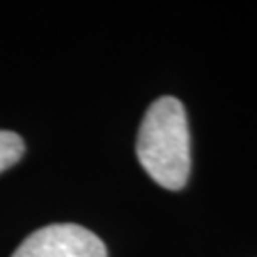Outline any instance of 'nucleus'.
<instances>
[{"label":"nucleus","mask_w":257,"mask_h":257,"mask_svg":"<svg viewBox=\"0 0 257 257\" xmlns=\"http://www.w3.org/2000/svg\"><path fill=\"white\" fill-rule=\"evenodd\" d=\"M136 153L160 187L183 189L191 174V134L183 103L164 95L149 107L139 126Z\"/></svg>","instance_id":"obj_1"},{"label":"nucleus","mask_w":257,"mask_h":257,"mask_svg":"<svg viewBox=\"0 0 257 257\" xmlns=\"http://www.w3.org/2000/svg\"><path fill=\"white\" fill-rule=\"evenodd\" d=\"M12 257H107V248L80 225L54 223L29 234Z\"/></svg>","instance_id":"obj_2"},{"label":"nucleus","mask_w":257,"mask_h":257,"mask_svg":"<svg viewBox=\"0 0 257 257\" xmlns=\"http://www.w3.org/2000/svg\"><path fill=\"white\" fill-rule=\"evenodd\" d=\"M25 153V143L16 132L0 130V174L14 166Z\"/></svg>","instance_id":"obj_3"}]
</instances>
